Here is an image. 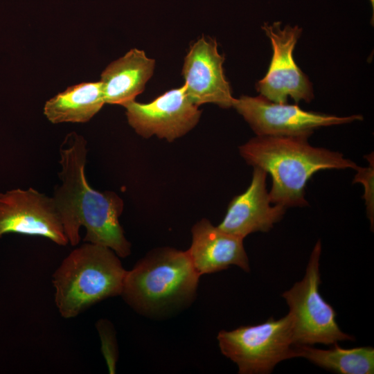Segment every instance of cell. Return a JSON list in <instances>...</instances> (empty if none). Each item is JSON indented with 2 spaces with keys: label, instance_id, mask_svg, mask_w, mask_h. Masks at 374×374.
<instances>
[{
  "label": "cell",
  "instance_id": "cell-1",
  "mask_svg": "<svg viewBox=\"0 0 374 374\" xmlns=\"http://www.w3.org/2000/svg\"><path fill=\"white\" fill-rule=\"evenodd\" d=\"M59 152L61 184L52 197L69 243H79V231L84 226V242L110 248L121 258L128 256L131 244L119 222L123 202L116 193L100 192L89 184L85 175L86 140L75 133L69 134Z\"/></svg>",
  "mask_w": 374,
  "mask_h": 374
},
{
  "label": "cell",
  "instance_id": "cell-2",
  "mask_svg": "<svg viewBox=\"0 0 374 374\" xmlns=\"http://www.w3.org/2000/svg\"><path fill=\"white\" fill-rule=\"evenodd\" d=\"M308 137L256 136L240 146V154L248 164L271 175L269 196L272 204L285 208L308 206L305 188L314 173L357 168L341 152L312 146Z\"/></svg>",
  "mask_w": 374,
  "mask_h": 374
},
{
  "label": "cell",
  "instance_id": "cell-3",
  "mask_svg": "<svg viewBox=\"0 0 374 374\" xmlns=\"http://www.w3.org/2000/svg\"><path fill=\"white\" fill-rule=\"evenodd\" d=\"M199 277L186 251L158 248L126 271L121 295L138 313L165 317L193 301Z\"/></svg>",
  "mask_w": 374,
  "mask_h": 374
},
{
  "label": "cell",
  "instance_id": "cell-4",
  "mask_svg": "<svg viewBox=\"0 0 374 374\" xmlns=\"http://www.w3.org/2000/svg\"><path fill=\"white\" fill-rule=\"evenodd\" d=\"M126 271L110 248L85 242L75 249L53 275L60 315L75 317L96 303L121 295Z\"/></svg>",
  "mask_w": 374,
  "mask_h": 374
},
{
  "label": "cell",
  "instance_id": "cell-5",
  "mask_svg": "<svg viewBox=\"0 0 374 374\" xmlns=\"http://www.w3.org/2000/svg\"><path fill=\"white\" fill-rule=\"evenodd\" d=\"M222 353L233 362L240 374H267L280 362L296 357L293 321L290 313L276 320L219 332Z\"/></svg>",
  "mask_w": 374,
  "mask_h": 374
},
{
  "label": "cell",
  "instance_id": "cell-6",
  "mask_svg": "<svg viewBox=\"0 0 374 374\" xmlns=\"http://www.w3.org/2000/svg\"><path fill=\"white\" fill-rule=\"evenodd\" d=\"M321 242L319 240L310 254L303 279L296 282L282 296L290 308L293 321L294 345H332L355 338L339 328L336 312L321 295L319 259Z\"/></svg>",
  "mask_w": 374,
  "mask_h": 374
},
{
  "label": "cell",
  "instance_id": "cell-7",
  "mask_svg": "<svg viewBox=\"0 0 374 374\" xmlns=\"http://www.w3.org/2000/svg\"><path fill=\"white\" fill-rule=\"evenodd\" d=\"M281 23H265L261 27L269 38L273 49L271 60L265 77L256 84L260 95L276 103H287L290 97L296 103H310L314 98L312 84L296 64L294 50L302 28Z\"/></svg>",
  "mask_w": 374,
  "mask_h": 374
},
{
  "label": "cell",
  "instance_id": "cell-8",
  "mask_svg": "<svg viewBox=\"0 0 374 374\" xmlns=\"http://www.w3.org/2000/svg\"><path fill=\"white\" fill-rule=\"evenodd\" d=\"M257 136H310L321 127L349 123L363 119L362 115L337 116L305 111L297 105L276 103L262 96H242L233 104Z\"/></svg>",
  "mask_w": 374,
  "mask_h": 374
},
{
  "label": "cell",
  "instance_id": "cell-9",
  "mask_svg": "<svg viewBox=\"0 0 374 374\" xmlns=\"http://www.w3.org/2000/svg\"><path fill=\"white\" fill-rule=\"evenodd\" d=\"M10 233L69 244L53 197L33 188L0 193V238Z\"/></svg>",
  "mask_w": 374,
  "mask_h": 374
},
{
  "label": "cell",
  "instance_id": "cell-10",
  "mask_svg": "<svg viewBox=\"0 0 374 374\" xmlns=\"http://www.w3.org/2000/svg\"><path fill=\"white\" fill-rule=\"evenodd\" d=\"M128 123L140 136L156 135L171 142L191 130L201 111L188 98L184 84L169 90L148 103L135 100L123 106Z\"/></svg>",
  "mask_w": 374,
  "mask_h": 374
},
{
  "label": "cell",
  "instance_id": "cell-11",
  "mask_svg": "<svg viewBox=\"0 0 374 374\" xmlns=\"http://www.w3.org/2000/svg\"><path fill=\"white\" fill-rule=\"evenodd\" d=\"M224 59L211 38L202 37L190 46L181 74L186 94L196 106L213 103L224 109L233 107L236 98L224 73Z\"/></svg>",
  "mask_w": 374,
  "mask_h": 374
},
{
  "label": "cell",
  "instance_id": "cell-12",
  "mask_svg": "<svg viewBox=\"0 0 374 374\" xmlns=\"http://www.w3.org/2000/svg\"><path fill=\"white\" fill-rule=\"evenodd\" d=\"M267 175L262 169L253 167L250 185L230 202L217 226L220 229L244 240L252 233L268 232L283 218L286 208L271 204L266 188Z\"/></svg>",
  "mask_w": 374,
  "mask_h": 374
},
{
  "label": "cell",
  "instance_id": "cell-13",
  "mask_svg": "<svg viewBox=\"0 0 374 374\" xmlns=\"http://www.w3.org/2000/svg\"><path fill=\"white\" fill-rule=\"evenodd\" d=\"M197 273L211 274L235 265L250 271L243 239L228 233L202 219L192 228V242L186 251Z\"/></svg>",
  "mask_w": 374,
  "mask_h": 374
},
{
  "label": "cell",
  "instance_id": "cell-14",
  "mask_svg": "<svg viewBox=\"0 0 374 374\" xmlns=\"http://www.w3.org/2000/svg\"><path fill=\"white\" fill-rule=\"evenodd\" d=\"M155 60L134 48L110 63L101 73L105 103L124 106L141 93L152 76Z\"/></svg>",
  "mask_w": 374,
  "mask_h": 374
},
{
  "label": "cell",
  "instance_id": "cell-15",
  "mask_svg": "<svg viewBox=\"0 0 374 374\" xmlns=\"http://www.w3.org/2000/svg\"><path fill=\"white\" fill-rule=\"evenodd\" d=\"M105 104L102 83L82 82L69 87L48 100L44 114L52 123H86Z\"/></svg>",
  "mask_w": 374,
  "mask_h": 374
},
{
  "label": "cell",
  "instance_id": "cell-16",
  "mask_svg": "<svg viewBox=\"0 0 374 374\" xmlns=\"http://www.w3.org/2000/svg\"><path fill=\"white\" fill-rule=\"evenodd\" d=\"M330 349L310 345H294L296 357L307 359L314 364L341 374H373L374 349L370 346L343 348L335 343Z\"/></svg>",
  "mask_w": 374,
  "mask_h": 374
},
{
  "label": "cell",
  "instance_id": "cell-17",
  "mask_svg": "<svg viewBox=\"0 0 374 374\" xmlns=\"http://www.w3.org/2000/svg\"><path fill=\"white\" fill-rule=\"evenodd\" d=\"M103 354L106 360L109 373H115L118 357L116 332L110 321L100 319L96 323Z\"/></svg>",
  "mask_w": 374,
  "mask_h": 374
},
{
  "label": "cell",
  "instance_id": "cell-18",
  "mask_svg": "<svg viewBox=\"0 0 374 374\" xmlns=\"http://www.w3.org/2000/svg\"><path fill=\"white\" fill-rule=\"evenodd\" d=\"M365 157L369 162V166L362 168L357 166L355 169L357 174L354 177L353 182L362 183L364 187V195L363 198L365 199L366 206V214L370 220L372 229L374 222V197H373V179H374V164L373 154H369Z\"/></svg>",
  "mask_w": 374,
  "mask_h": 374
},
{
  "label": "cell",
  "instance_id": "cell-19",
  "mask_svg": "<svg viewBox=\"0 0 374 374\" xmlns=\"http://www.w3.org/2000/svg\"><path fill=\"white\" fill-rule=\"evenodd\" d=\"M369 1H370L372 5V8H373V9H374V0H369Z\"/></svg>",
  "mask_w": 374,
  "mask_h": 374
}]
</instances>
